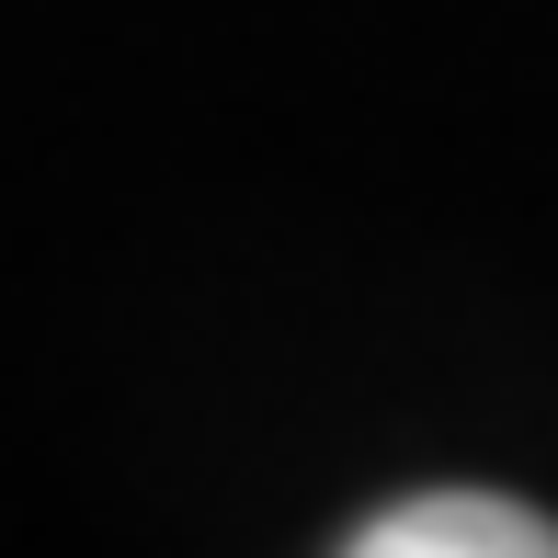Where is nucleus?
Returning <instances> with one entry per match:
<instances>
[{
	"mask_svg": "<svg viewBox=\"0 0 558 558\" xmlns=\"http://www.w3.org/2000/svg\"><path fill=\"white\" fill-rule=\"evenodd\" d=\"M353 558H558V524H536L501 490H434L353 524Z\"/></svg>",
	"mask_w": 558,
	"mask_h": 558,
	"instance_id": "nucleus-1",
	"label": "nucleus"
}]
</instances>
